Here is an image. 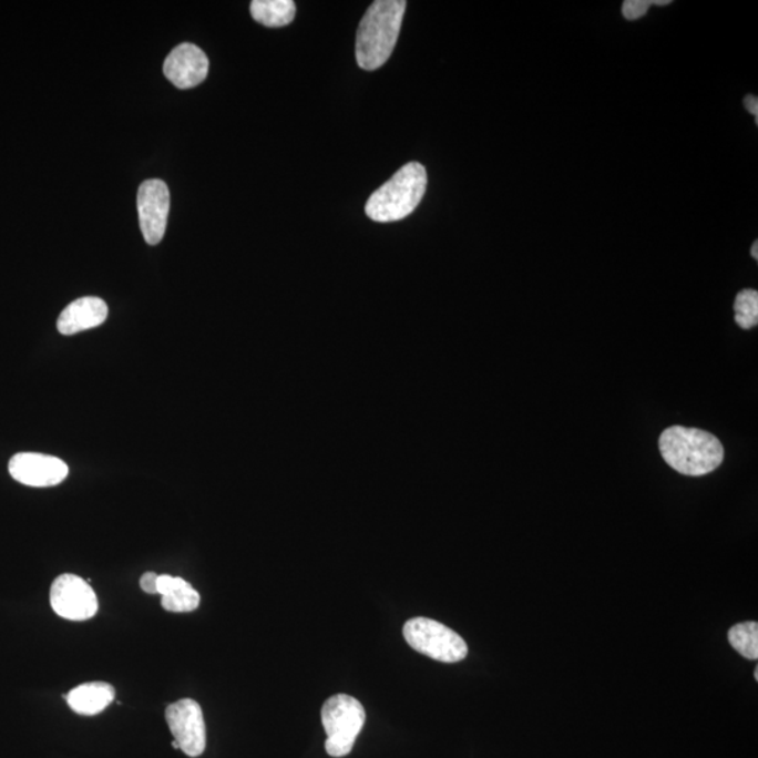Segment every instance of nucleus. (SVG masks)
<instances>
[{
  "label": "nucleus",
  "instance_id": "nucleus-1",
  "mask_svg": "<svg viewBox=\"0 0 758 758\" xmlns=\"http://www.w3.org/2000/svg\"><path fill=\"white\" fill-rule=\"evenodd\" d=\"M404 10V0H377L368 8L357 30L358 66L376 71L389 60L402 28Z\"/></svg>",
  "mask_w": 758,
  "mask_h": 758
},
{
  "label": "nucleus",
  "instance_id": "nucleus-2",
  "mask_svg": "<svg viewBox=\"0 0 758 758\" xmlns=\"http://www.w3.org/2000/svg\"><path fill=\"white\" fill-rule=\"evenodd\" d=\"M663 460L687 477H704L724 461V447L714 434L699 429L673 426L659 440Z\"/></svg>",
  "mask_w": 758,
  "mask_h": 758
},
{
  "label": "nucleus",
  "instance_id": "nucleus-3",
  "mask_svg": "<svg viewBox=\"0 0 758 758\" xmlns=\"http://www.w3.org/2000/svg\"><path fill=\"white\" fill-rule=\"evenodd\" d=\"M428 187V172L419 162H410L372 193L366 205L367 217L376 223H393L412 214Z\"/></svg>",
  "mask_w": 758,
  "mask_h": 758
},
{
  "label": "nucleus",
  "instance_id": "nucleus-4",
  "mask_svg": "<svg viewBox=\"0 0 758 758\" xmlns=\"http://www.w3.org/2000/svg\"><path fill=\"white\" fill-rule=\"evenodd\" d=\"M366 724V709L355 697L336 694L322 707L326 751L331 757L349 756Z\"/></svg>",
  "mask_w": 758,
  "mask_h": 758
},
{
  "label": "nucleus",
  "instance_id": "nucleus-5",
  "mask_svg": "<svg viewBox=\"0 0 758 758\" xmlns=\"http://www.w3.org/2000/svg\"><path fill=\"white\" fill-rule=\"evenodd\" d=\"M403 636L413 651L437 662L457 663L468 656L467 642L439 621L426 617L409 619L403 626Z\"/></svg>",
  "mask_w": 758,
  "mask_h": 758
},
{
  "label": "nucleus",
  "instance_id": "nucleus-6",
  "mask_svg": "<svg viewBox=\"0 0 758 758\" xmlns=\"http://www.w3.org/2000/svg\"><path fill=\"white\" fill-rule=\"evenodd\" d=\"M50 603L60 617L70 621L91 619L99 611V600L91 584L71 573L58 576L52 583Z\"/></svg>",
  "mask_w": 758,
  "mask_h": 758
},
{
  "label": "nucleus",
  "instance_id": "nucleus-7",
  "mask_svg": "<svg viewBox=\"0 0 758 758\" xmlns=\"http://www.w3.org/2000/svg\"><path fill=\"white\" fill-rule=\"evenodd\" d=\"M166 723L171 729L178 749L188 757L202 756L207 746V729H205L203 709L194 699L184 698L168 705Z\"/></svg>",
  "mask_w": 758,
  "mask_h": 758
},
{
  "label": "nucleus",
  "instance_id": "nucleus-8",
  "mask_svg": "<svg viewBox=\"0 0 758 758\" xmlns=\"http://www.w3.org/2000/svg\"><path fill=\"white\" fill-rule=\"evenodd\" d=\"M140 226L147 245H157L165 236L168 209H171V193L165 182L152 178L141 184L139 188Z\"/></svg>",
  "mask_w": 758,
  "mask_h": 758
},
{
  "label": "nucleus",
  "instance_id": "nucleus-9",
  "mask_svg": "<svg viewBox=\"0 0 758 758\" xmlns=\"http://www.w3.org/2000/svg\"><path fill=\"white\" fill-rule=\"evenodd\" d=\"M9 472L14 481L28 486L50 488L65 481L70 468L57 457L19 452L10 460Z\"/></svg>",
  "mask_w": 758,
  "mask_h": 758
},
{
  "label": "nucleus",
  "instance_id": "nucleus-10",
  "mask_svg": "<svg viewBox=\"0 0 758 758\" xmlns=\"http://www.w3.org/2000/svg\"><path fill=\"white\" fill-rule=\"evenodd\" d=\"M208 70V57L192 42L177 45L163 63V73L178 89L198 86L207 78Z\"/></svg>",
  "mask_w": 758,
  "mask_h": 758
},
{
  "label": "nucleus",
  "instance_id": "nucleus-11",
  "mask_svg": "<svg viewBox=\"0 0 758 758\" xmlns=\"http://www.w3.org/2000/svg\"><path fill=\"white\" fill-rule=\"evenodd\" d=\"M109 307L102 298L83 297L68 305L58 318L60 334L72 336L79 331L98 328L107 319Z\"/></svg>",
  "mask_w": 758,
  "mask_h": 758
},
{
  "label": "nucleus",
  "instance_id": "nucleus-12",
  "mask_svg": "<svg viewBox=\"0 0 758 758\" xmlns=\"http://www.w3.org/2000/svg\"><path fill=\"white\" fill-rule=\"evenodd\" d=\"M114 687L102 682L81 684L66 694V703L73 713L83 716L103 713L114 701Z\"/></svg>",
  "mask_w": 758,
  "mask_h": 758
},
{
  "label": "nucleus",
  "instance_id": "nucleus-13",
  "mask_svg": "<svg viewBox=\"0 0 758 758\" xmlns=\"http://www.w3.org/2000/svg\"><path fill=\"white\" fill-rule=\"evenodd\" d=\"M157 594H161L163 610L168 613H192L202 600L192 584L171 575L157 576Z\"/></svg>",
  "mask_w": 758,
  "mask_h": 758
},
{
  "label": "nucleus",
  "instance_id": "nucleus-14",
  "mask_svg": "<svg viewBox=\"0 0 758 758\" xmlns=\"http://www.w3.org/2000/svg\"><path fill=\"white\" fill-rule=\"evenodd\" d=\"M293 0H253L250 3L252 18L266 28H284L293 23L295 18Z\"/></svg>",
  "mask_w": 758,
  "mask_h": 758
},
{
  "label": "nucleus",
  "instance_id": "nucleus-15",
  "mask_svg": "<svg viewBox=\"0 0 758 758\" xmlns=\"http://www.w3.org/2000/svg\"><path fill=\"white\" fill-rule=\"evenodd\" d=\"M728 639L739 655L749 660L758 659V624L756 621L731 626Z\"/></svg>",
  "mask_w": 758,
  "mask_h": 758
},
{
  "label": "nucleus",
  "instance_id": "nucleus-16",
  "mask_svg": "<svg viewBox=\"0 0 758 758\" xmlns=\"http://www.w3.org/2000/svg\"><path fill=\"white\" fill-rule=\"evenodd\" d=\"M735 320L741 329L756 328L758 324V293L756 289H744L737 294L735 301Z\"/></svg>",
  "mask_w": 758,
  "mask_h": 758
},
{
  "label": "nucleus",
  "instance_id": "nucleus-17",
  "mask_svg": "<svg viewBox=\"0 0 758 758\" xmlns=\"http://www.w3.org/2000/svg\"><path fill=\"white\" fill-rule=\"evenodd\" d=\"M651 8V0H626L623 4V14L626 20L644 18Z\"/></svg>",
  "mask_w": 758,
  "mask_h": 758
},
{
  "label": "nucleus",
  "instance_id": "nucleus-18",
  "mask_svg": "<svg viewBox=\"0 0 758 758\" xmlns=\"http://www.w3.org/2000/svg\"><path fill=\"white\" fill-rule=\"evenodd\" d=\"M157 576L155 572H146L142 575L140 586L147 594H157Z\"/></svg>",
  "mask_w": 758,
  "mask_h": 758
},
{
  "label": "nucleus",
  "instance_id": "nucleus-19",
  "mask_svg": "<svg viewBox=\"0 0 758 758\" xmlns=\"http://www.w3.org/2000/svg\"><path fill=\"white\" fill-rule=\"evenodd\" d=\"M745 105L747 109V112L750 114L755 115L756 117V123H757V117H758V99L756 96H747L745 100Z\"/></svg>",
  "mask_w": 758,
  "mask_h": 758
},
{
  "label": "nucleus",
  "instance_id": "nucleus-20",
  "mask_svg": "<svg viewBox=\"0 0 758 758\" xmlns=\"http://www.w3.org/2000/svg\"><path fill=\"white\" fill-rule=\"evenodd\" d=\"M668 3H672L670 0H651V4H657V7H665Z\"/></svg>",
  "mask_w": 758,
  "mask_h": 758
},
{
  "label": "nucleus",
  "instance_id": "nucleus-21",
  "mask_svg": "<svg viewBox=\"0 0 758 758\" xmlns=\"http://www.w3.org/2000/svg\"><path fill=\"white\" fill-rule=\"evenodd\" d=\"M751 256L755 257V259H758V242H755L751 247Z\"/></svg>",
  "mask_w": 758,
  "mask_h": 758
},
{
  "label": "nucleus",
  "instance_id": "nucleus-22",
  "mask_svg": "<svg viewBox=\"0 0 758 758\" xmlns=\"http://www.w3.org/2000/svg\"><path fill=\"white\" fill-rule=\"evenodd\" d=\"M172 746L175 747V749H178L177 741H173ZM178 750H181V749H178Z\"/></svg>",
  "mask_w": 758,
  "mask_h": 758
},
{
  "label": "nucleus",
  "instance_id": "nucleus-23",
  "mask_svg": "<svg viewBox=\"0 0 758 758\" xmlns=\"http://www.w3.org/2000/svg\"><path fill=\"white\" fill-rule=\"evenodd\" d=\"M755 678H756V682H758V668H756V670H755Z\"/></svg>",
  "mask_w": 758,
  "mask_h": 758
}]
</instances>
